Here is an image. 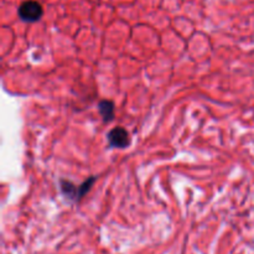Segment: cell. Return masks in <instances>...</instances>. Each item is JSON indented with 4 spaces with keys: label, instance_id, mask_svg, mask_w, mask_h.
<instances>
[{
    "label": "cell",
    "instance_id": "cell-2",
    "mask_svg": "<svg viewBox=\"0 0 254 254\" xmlns=\"http://www.w3.org/2000/svg\"><path fill=\"white\" fill-rule=\"evenodd\" d=\"M17 15L24 22H36L44 15V7L37 0H25L17 9Z\"/></svg>",
    "mask_w": 254,
    "mask_h": 254
},
{
    "label": "cell",
    "instance_id": "cell-3",
    "mask_svg": "<svg viewBox=\"0 0 254 254\" xmlns=\"http://www.w3.org/2000/svg\"><path fill=\"white\" fill-rule=\"evenodd\" d=\"M108 143L112 148H128L129 144H130L129 133L123 127H116L108 133Z\"/></svg>",
    "mask_w": 254,
    "mask_h": 254
},
{
    "label": "cell",
    "instance_id": "cell-1",
    "mask_svg": "<svg viewBox=\"0 0 254 254\" xmlns=\"http://www.w3.org/2000/svg\"><path fill=\"white\" fill-rule=\"evenodd\" d=\"M96 176H91V178L87 179L83 184H81L79 186H76L74 184H72L71 181L61 179V180H60V189H61V192L64 197L73 201V202L78 203L79 201L88 193V191L91 190L92 186H93V184L96 183Z\"/></svg>",
    "mask_w": 254,
    "mask_h": 254
},
{
    "label": "cell",
    "instance_id": "cell-4",
    "mask_svg": "<svg viewBox=\"0 0 254 254\" xmlns=\"http://www.w3.org/2000/svg\"><path fill=\"white\" fill-rule=\"evenodd\" d=\"M114 103L109 99H102L98 103V111L101 114L102 119L106 123H109L114 119Z\"/></svg>",
    "mask_w": 254,
    "mask_h": 254
}]
</instances>
